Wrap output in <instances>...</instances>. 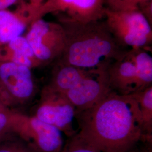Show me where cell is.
Returning <instances> with one entry per match:
<instances>
[{
	"mask_svg": "<svg viewBox=\"0 0 152 152\" xmlns=\"http://www.w3.org/2000/svg\"><path fill=\"white\" fill-rule=\"evenodd\" d=\"M78 134L101 152H132L144 141L141 116L131 95L111 91L92 107L77 112Z\"/></svg>",
	"mask_w": 152,
	"mask_h": 152,
	"instance_id": "obj_1",
	"label": "cell"
},
{
	"mask_svg": "<svg viewBox=\"0 0 152 152\" xmlns=\"http://www.w3.org/2000/svg\"><path fill=\"white\" fill-rule=\"evenodd\" d=\"M65 33L64 49L57 62L85 69H96L125 56L105 20L78 23L59 20Z\"/></svg>",
	"mask_w": 152,
	"mask_h": 152,
	"instance_id": "obj_2",
	"label": "cell"
},
{
	"mask_svg": "<svg viewBox=\"0 0 152 152\" xmlns=\"http://www.w3.org/2000/svg\"><path fill=\"white\" fill-rule=\"evenodd\" d=\"M111 91L130 95L152 86V56L144 49L128 50L124 57L106 68Z\"/></svg>",
	"mask_w": 152,
	"mask_h": 152,
	"instance_id": "obj_3",
	"label": "cell"
},
{
	"mask_svg": "<svg viewBox=\"0 0 152 152\" xmlns=\"http://www.w3.org/2000/svg\"><path fill=\"white\" fill-rule=\"evenodd\" d=\"M104 18L109 31L124 49H143L152 43L150 22L141 11H114L106 7Z\"/></svg>",
	"mask_w": 152,
	"mask_h": 152,
	"instance_id": "obj_4",
	"label": "cell"
},
{
	"mask_svg": "<svg viewBox=\"0 0 152 152\" xmlns=\"http://www.w3.org/2000/svg\"><path fill=\"white\" fill-rule=\"evenodd\" d=\"M36 91L31 69L13 63H0V99L7 108L27 104Z\"/></svg>",
	"mask_w": 152,
	"mask_h": 152,
	"instance_id": "obj_5",
	"label": "cell"
},
{
	"mask_svg": "<svg viewBox=\"0 0 152 152\" xmlns=\"http://www.w3.org/2000/svg\"><path fill=\"white\" fill-rule=\"evenodd\" d=\"M104 0H45L36 8L27 5L32 23L55 13L60 15L59 20L84 23L104 18Z\"/></svg>",
	"mask_w": 152,
	"mask_h": 152,
	"instance_id": "obj_6",
	"label": "cell"
},
{
	"mask_svg": "<svg viewBox=\"0 0 152 152\" xmlns=\"http://www.w3.org/2000/svg\"><path fill=\"white\" fill-rule=\"evenodd\" d=\"M76 115L75 107L63 94L46 85L41 90L38 105L33 115L56 127L68 138L78 132L73 127Z\"/></svg>",
	"mask_w": 152,
	"mask_h": 152,
	"instance_id": "obj_7",
	"label": "cell"
},
{
	"mask_svg": "<svg viewBox=\"0 0 152 152\" xmlns=\"http://www.w3.org/2000/svg\"><path fill=\"white\" fill-rule=\"evenodd\" d=\"M25 37L43 65L58 60L65 47V33L59 23L37 19L30 24Z\"/></svg>",
	"mask_w": 152,
	"mask_h": 152,
	"instance_id": "obj_8",
	"label": "cell"
},
{
	"mask_svg": "<svg viewBox=\"0 0 152 152\" xmlns=\"http://www.w3.org/2000/svg\"><path fill=\"white\" fill-rule=\"evenodd\" d=\"M62 132L34 115L20 113L16 135L26 141L37 152H60L64 141Z\"/></svg>",
	"mask_w": 152,
	"mask_h": 152,
	"instance_id": "obj_9",
	"label": "cell"
},
{
	"mask_svg": "<svg viewBox=\"0 0 152 152\" xmlns=\"http://www.w3.org/2000/svg\"><path fill=\"white\" fill-rule=\"evenodd\" d=\"M108 64L94 69L90 75L63 94L75 107L77 112L92 107L111 91L106 73Z\"/></svg>",
	"mask_w": 152,
	"mask_h": 152,
	"instance_id": "obj_10",
	"label": "cell"
},
{
	"mask_svg": "<svg viewBox=\"0 0 152 152\" xmlns=\"http://www.w3.org/2000/svg\"><path fill=\"white\" fill-rule=\"evenodd\" d=\"M0 63H13L30 69L43 65L36 57L25 37L0 42Z\"/></svg>",
	"mask_w": 152,
	"mask_h": 152,
	"instance_id": "obj_11",
	"label": "cell"
},
{
	"mask_svg": "<svg viewBox=\"0 0 152 152\" xmlns=\"http://www.w3.org/2000/svg\"><path fill=\"white\" fill-rule=\"evenodd\" d=\"M32 21L27 4L14 12L0 10V42H6L21 36Z\"/></svg>",
	"mask_w": 152,
	"mask_h": 152,
	"instance_id": "obj_12",
	"label": "cell"
},
{
	"mask_svg": "<svg viewBox=\"0 0 152 152\" xmlns=\"http://www.w3.org/2000/svg\"><path fill=\"white\" fill-rule=\"evenodd\" d=\"M94 69H82L56 61L46 85L54 91L65 94L90 75Z\"/></svg>",
	"mask_w": 152,
	"mask_h": 152,
	"instance_id": "obj_13",
	"label": "cell"
},
{
	"mask_svg": "<svg viewBox=\"0 0 152 152\" xmlns=\"http://www.w3.org/2000/svg\"><path fill=\"white\" fill-rule=\"evenodd\" d=\"M130 95L135 100L138 105L144 136V141H152V86Z\"/></svg>",
	"mask_w": 152,
	"mask_h": 152,
	"instance_id": "obj_14",
	"label": "cell"
},
{
	"mask_svg": "<svg viewBox=\"0 0 152 152\" xmlns=\"http://www.w3.org/2000/svg\"><path fill=\"white\" fill-rule=\"evenodd\" d=\"M20 112L14 110L0 113V141L16 134Z\"/></svg>",
	"mask_w": 152,
	"mask_h": 152,
	"instance_id": "obj_15",
	"label": "cell"
},
{
	"mask_svg": "<svg viewBox=\"0 0 152 152\" xmlns=\"http://www.w3.org/2000/svg\"><path fill=\"white\" fill-rule=\"evenodd\" d=\"M0 152H37L16 134L0 141Z\"/></svg>",
	"mask_w": 152,
	"mask_h": 152,
	"instance_id": "obj_16",
	"label": "cell"
},
{
	"mask_svg": "<svg viewBox=\"0 0 152 152\" xmlns=\"http://www.w3.org/2000/svg\"><path fill=\"white\" fill-rule=\"evenodd\" d=\"M60 152H101L77 133L68 137Z\"/></svg>",
	"mask_w": 152,
	"mask_h": 152,
	"instance_id": "obj_17",
	"label": "cell"
},
{
	"mask_svg": "<svg viewBox=\"0 0 152 152\" xmlns=\"http://www.w3.org/2000/svg\"><path fill=\"white\" fill-rule=\"evenodd\" d=\"M109 9L114 11L139 10V5H143L152 0H106Z\"/></svg>",
	"mask_w": 152,
	"mask_h": 152,
	"instance_id": "obj_18",
	"label": "cell"
},
{
	"mask_svg": "<svg viewBox=\"0 0 152 152\" xmlns=\"http://www.w3.org/2000/svg\"><path fill=\"white\" fill-rule=\"evenodd\" d=\"M18 0H0V10H6V8L12 5Z\"/></svg>",
	"mask_w": 152,
	"mask_h": 152,
	"instance_id": "obj_19",
	"label": "cell"
},
{
	"mask_svg": "<svg viewBox=\"0 0 152 152\" xmlns=\"http://www.w3.org/2000/svg\"><path fill=\"white\" fill-rule=\"evenodd\" d=\"M143 142L144 145L139 152H152V141H144Z\"/></svg>",
	"mask_w": 152,
	"mask_h": 152,
	"instance_id": "obj_20",
	"label": "cell"
},
{
	"mask_svg": "<svg viewBox=\"0 0 152 152\" xmlns=\"http://www.w3.org/2000/svg\"><path fill=\"white\" fill-rule=\"evenodd\" d=\"M45 0H29V2L28 3V5L31 8H36L41 5Z\"/></svg>",
	"mask_w": 152,
	"mask_h": 152,
	"instance_id": "obj_21",
	"label": "cell"
},
{
	"mask_svg": "<svg viewBox=\"0 0 152 152\" xmlns=\"http://www.w3.org/2000/svg\"><path fill=\"white\" fill-rule=\"evenodd\" d=\"M10 110V109L7 108L5 105L2 103V102L1 101V99H0V113H2V112H5Z\"/></svg>",
	"mask_w": 152,
	"mask_h": 152,
	"instance_id": "obj_22",
	"label": "cell"
}]
</instances>
